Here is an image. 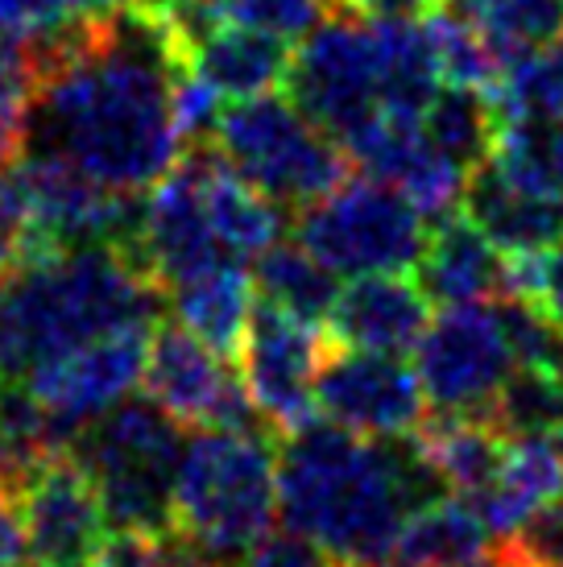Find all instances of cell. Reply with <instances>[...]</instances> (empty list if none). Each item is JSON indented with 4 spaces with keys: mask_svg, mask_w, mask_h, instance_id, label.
Returning <instances> with one entry per match:
<instances>
[{
    "mask_svg": "<svg viewBox=\"0 0 563 567\" xmlns=\"http://www.w3.org/2000/svg\"><path fill=\"white\" fill-rule=\"evenodd\" d=\"M30 47L38 92L21 150L71 162L104 190L145 195L183 154L171 104L183 54L171 30L137 0L109 17L71 13Z\"/></svg>",
    "mask_w": 563,
    "mask_h": 567,
    "instance_id": "cell-1",
    "label": "cell"
},
{
    "mask_svg": "<svg viewBox=\"0 0 563 567\" xmlns=\"http://www.w3.org/2000/svg\"><path fill=\"white\" fill-rule=\"evenodd\" d=\"M439 485L407 440H365L315 414L278 452L282 522L345 567L390 559L398 526Z\"/></svg>",
    "mask_w": 563,
    "mask_h": 567,
    "instance_id": "cell-2",
    "label": "cell"
},
{
    "mask_svg": "<svg viewBox=\"0 0 563 567\" xmlns=\"http://www.w3.org/2000/svg\"><path fill=\"white\" fill-rule=\"evenodd\" d=\"M166 290L137 252L109 240L42 252L0 286V381H25L63 352L121 328H154Z\"/></svg>",
    "mask_w": 563,
    "mask_h": 567,
    "instance_id": "cell-3",
    "label": "cell"
},
{
    "mask_svg": "<svg viewBox=\"0 0 563 567\" xmlns=\"http://www.w3.org/2000/svg\"><path fill=\"white\" fill-rule=\"evenodd\" d=\"M278 518V456L257 431H195L174 468L171 530L236 567Z\"/></svg>",
    "mask_w": 563,
    "mask_h": 567,
    "instance_id": "cell-4",
    "label": "cell"
},
{
    "mask_svg": "<svg viewBox=\"0 0 563 567\" xmlns=\"http://www.w3.org/2000/svg\"><path fill=\"white\" fill-rule=\"evenodd\" d=\"M100 493L112 530H166L183 426L150 398H125L79 431L71 447Z\"/></svg>",
    "mask_w": 563,
    "mask_h": 567,
    "instance_id": "cell-5",
    "label": "cell"
},
{
    "mask_svg": "<svg viewBox=\"0 0 563 567\" xmlns=\"http://www.w3.org/2000/svg\"><path fill=\"white\" fill-rule=\"evenodd\" d=\"M212 145L278 207H307L348 178L345 145L274 92L233 100L216 116Z\"/></svg>",
    "mask_w": 563,
    "mask_h": 567,
    "instance_id": "cell-6",
    "label": "cell"
},
{
    "mask_svg": "<svg viewBox=\"0 0 563 567\" xmlns=\"http://www.w3.org/2000/svg\"><path fill=\"white\" fill-rule=\"evenodd\" d=\"M286 87L298 112L345 145L390 109V33L373 17H319L290 59Z\"/></svg>",
    "mask_w": 563,
    "mask_h": 567,
    "instance_id": "cell-7",
    "label": "cell"
},
{
    "mask_svg": "<svg viewBox=\"0 0 563 567\" xmlns=\"http://www.w3.org/2000/svg\"><path fill=\"white\" fill-rule=\"evenodd\" d=\"M431 224L419 207L390 183L373 174L345 178L336 190L319 195L315 204L298 207L295 240L311 249L331 274H393L414 269Z\"/></svg>",
    "mask_w": 563,
    "mask_h": 567,
    "instance_id": "cell-8",
    "label": "cell"
},
{
    "mask_svg": "<svg viewBox=\"0 0 563 567\" xmlns=\"http://www.w3.org/2000/svg\"><path fill=\"white\" fill-rule=\"evenodd\" d=\"M514 373V348L505 336L498 307L455 302L439 316L414 344V378L422 398L448 414H485L505 378Z\"/></svg>",
    "mask_w": 563,
    "mask_h": 567,
    "instance_id": "cell-9",
    "label": "cell"
},
{
    "mask_svg": "<svg viewBox=\"0 0 563 567\" xmlns=\"http://www.w3.org/2000/svg\"><path fill=\"white\" fill-rule=\"evenodd\" d=\"M328 348L331 340L328 331H319V323L286 316L269 302H257L249 311L236 348L240 381L257 419L278 435H290L315 419V373Z\"/></svg>",
    "mask_w": 563,
    "mask_h": 567,
    "instance_id": "cell-10",
    "label": "cell"
},
{
    "mask_svg": "<svg viewBox=\"0 0 563 567\" xmlns=\"http://www.w3.org/2000/svg\"><path fill=\"white\" fill-rule=\"evenodd\" d=\"M141 381L150 402H157L178 426L257 431V410L245 394L240 373H233L228 357L207 348L183 323H162V319L154 323Z\"/></svg>",
    "mask_w": 563,
    "mask_h": 567,
    "instance_id": "cell-11",
    "label": "cell"
},
{
    "mask_svg": "<svg viewBox=\"0 0 563 567\" xmlns=\"http://www.w3.org/2000/svg\"><path fill=\"white\" fill-rule=\"evenodd\" d=\"M315 414L365 440H407L427 419V402L402 357L331 344L315 373Z\"/></svg>",
    "mask_w": 563,
    "mask_h": 567,
    "instance_id": "cell-12",
    "label": "cell"
},
{
    "mask_svg": "<svg viewBox=\"0 0 563 567\" xmlns=\"http://www.w3.org/2000/svg\"><path fill=\"white\" fill-rule=\"evenodd\" d=\"M137 257L162 290L187 282L204 269L233 261L219 249L204 199V142L187 145L171 171L157 178L137 224Z\"/></svg>",
    "mask_w": 563,
    "mask_h": 567,
    "instance_id": "cell-13",
    "label": "cell"
},
{
    "mask_svg": "<svg viewBox=\"0 0 563 567\" xmlns=\"http://www.w3.org/2000/svg\"><path fill=\"white\" fill-rule=\"evenodd\" d=\"M150 331L154 328H121L100 340L63 352L59 361L42 364L25 378L33 398L50 410V419L66 435V447L83 426L100 419L104 410L125 402L133 385L145 373V352H150Z\"/></svg>",
    "mask_w": 563,
    "mask_h": 567,
    "instance_id": "cell-14",
    "label": "cell"
},
{
    "mask_svg": "<svg viewBox=\"0 0 563 567\" xmlns=\"http://www.w3.org/2000/svg\"><path fill=\"white\" fill-rule=\"evenodd\" d=\"M17 518L25 530L30 567H92L109 535L100 493L71 452L54 456L33 476V485L17 497Z\"/></svg>",
    "mask_w": 563,
    "mask_h": 567,
    "instance_id": "cell-15",
    "label": "cell"
},
{
    "mask_svg": "<svg viewBox=\"0 0 563 567\" xmlns=\"http://www.w3.org/2000/svg\"><path fill=\"white\" fill-rule=\"evenodd\" d=\"M324 323L336 348H369L402 357L419 344V336L431 323V299L407 269L360 274L345 290H336Z\"/></svg>",
    "mask_w": 563,
    "mask_h": 567,
    "instance_id": "cell-16",
    "label": "cell"
},
{
    "mask_svg": "<svg viewBox=\"0 0 563 567\" xmlns=\"http://www.w3.org/2000/svg\"><path fill=\"white\" fill-rule=\"evenodd\" d=\"M460 212L469 216L505 257L547 252L563 240V204L518 183L493 158L472 166L460 190Z\"/></svg>",
    "mask_w": 563,
    "mask_h": 567,
    "instance_id": "cell-17",
    "label": "cell"
},
{
    "mask_svg": "<svg viewBox=\"0 0 563 567\" xmlns=\"http://www.w3.org/2000/svg\"><path fill=\"white\" fill-rule=\"evenodd\" d=\"M414 269L431 307L489 302L505 295V252L464 212L443 216L436 220V228H427V245Z\"/></svg>",
    "mask_w": 563,
    "mask_h": 567,
    "instance_id": "cell-18",
    "label": "cell"
},
{
    "mask_svg": "<svg viewBox=\"0 0 563 567\" xmlns=\"http://www.w3.org/2000/svg\"><path fill=\"white\" fill-rule=\"evenodd\" d=\"M290 42L278 33L253 30V25H233L219 21L204 38H195L183 50V63L204 75L216 95L228 100H249V95H266L286 87V71H290Z\"/></svg>",
    "mask_w": 563,
    "mask_h": 567,
    "instance_id": "cell-19",
    "label": "cell"
},
{
    "mask_svg": "<svg viewBox=\"0 0 563 567\" xmlns=\"http://www.w3.org/2000/svg\"><path fill=\"white\" fill-rule=\"evenodd\" d=\"M398 567H501L493 535L464 497H427L407 514L390 547Z\"/></svg>",
    "mask_w": 563,
    "mask_h": 567,
    "instance_id": "cell-20",
    "label": "cell"
},
{
    "mask_svg": "<svg viewBox=\"0 0 563 567\" xmlns=\"http://www.w3.org/2000/svg\"><path fill=\"white\" fill-rule=\"evenodd\" d=\"M555 497H563V440H510L498 476L464 502L501 543Z\"/></svg>",
    "mask_w": 563,
    "mask_h": 567,
    "instance_id": "cell-21",
    "label": "cell"
},
{
    "mask_svg": "<svg viewBox=\"0 0 563 567\" xmlns=\"http://www.w3.org/2000/svg\"><path fill=\"white\" fill-rule=\"evenodd\" d=\"M410 443L419 460L431 468L439 485H448L455 497H477L498 476L510 440L485 414H448L439 410L410 431Z\"/></svg>",
    "mask_w": 563,
    "mask_h": 567,
    "instance_id": "cell-22",
    "label": "cell"
},
{
    "mask_svg": "<svg viewBox=\"0 0 563 567\" xmlns=\"http://www.w3.org/2000/svg\"><path fill=\"white\" fill-rule=\"evenodd\" d=\"M204 199L212 233L233 261H253L282 237L278 204L240 178L212 142H204Z\"/></svg>",
    "mask_w": 563,
    "mask_h": 567,
    "instance_id": "cell-23",
    "label": "cell"
},
{
    "mask_svg": "<svg viewBox=\"0 0 563 567\" xmlns=\"http://www.w3.org/2000/svg\"><path fill=\"white\" fill-rule=\"evenodd\" d=\"M174 302L178 323L199 336L219 357H236L245 323L253 311V278L240 269V261H224L216 269H204L187 282L166 290Z\"/></svg>",
    "mask_w": 563,
    "mask_h": 567,
    "instance_id": "cell-24",
    "label": "cell"
},
{
    "mask_svg": "<svg viewBox=\"0 0 563 567\" xmlns=\"http://www.w3.org/2000/svg\"><path fill=\"white\" fill-rule=\"evenodd\" d=\"M66 452V435L25 381H0V488L21 497L33 476Z\"/></svg>",
    "mask_w": 563,
    "mask_h": 567,
    "instance_id": "cell-25",
    "label": "cell"
},
{
    "mask_svg": "<svg viewBox=\"0 0 563 567\" xmlns=\"http://www.w3.org/2000/svg\"><path fill=\"white\" fill-rule=\"evenodd\" d=\"M253 286H257L262 302L295 319H307V323H324L336 302V290H340L336 274L298 240H274L269 249L257 252Z\"/></svg>",
    "mask_w": 563,
    "mask_h": 567,
    "instance_id": "cell-26",
    "label": "cell"
},
{
    "mask_svg": "<svg viewBox=\"0 0 563 567\" xmlns=\"http://www.w3.org/2000/svg\"><path fill=\"white\" fill-rule=\"evenodd\" d=\"M498 128H501V112L493 104V95L477 92V87H455V83L436 87V95L422 109V133H427V142L436 145L448 162H455L464 174L493 154Z\"/></svg>",
    "mask_w": 563,
    "mask_h": 567,
    "instance_id": "cell-27",
    "label": "cell"
},
{
    "mask_svg": "<svg viewBox=\"0 0 563 567\" xmlns=\"http://www.w3.org/2000/svg\"><path fill=\"white\" fill-rule=\"evenodd\" d=\"M501 121H560L563 116V30L505 63L493 87Z\"/></svg>",
    "mask_w": 563,
    "mask_h": 567,
    "instance_id": "cell-28",
    "label": "cell"
},
{
    "mask_svg": "<svg viewBox=\"0 0 563 567\" xmlns=\"http://www.w3.org/2000/svg\"><path fill=\"white\" fill-rule=\"evenodd\" d=\"M489 419L505 440H563V373L514 364L489 406Z\"/></svg>",
    "mask_w": 563,
    "mask_h": 567,
    "instance_id": "cell-29",
    "label": "cell"
},
{
    "mask_svg": "<svg viewBox=\"0 0 563 567\" xmlns=\"http://www.w3.org/2000/svg\"><path fill=\"white\" fill-rule=\"evenodd\" d=\"M452 4L455 13L469 17L485 33L501 63L543 47L563 30V0H452Z\"/></svg>",
    "mask_w": 563,
    "mask_h": 567,
    "instance_id": "cell-30",
    "label": "cell"
},
{
    "mask_svg": "<svg viewBox=\"0 0 563 567\" xmlns=\"http://www.w3.org/2000/svg\"><path fill=\"white\" fill-rule=\"evenodd\" d=\"M505 174L563 204V116L560 121H501L493 154Z\"/></svg>",
    "mask_w": 563,
    "mask_h": 567,
    "instance_id": "cell-31",
    "label": "cell"
},
{
    "mask_svg": "<svg viewBox=\"0 0 563 567\" xmlns=\"http://www.w3.org/2000/svg\"><path fill=\"white\" fill-rule=\"evenodd\" d=\"M422 30L431 38L436 50L439 80L455 83V87H477V92H493L501 80L505 63L498 59V50L485 42V33L472 25L469 17L448 13L439 4L436 13L422 17Z\"/></svg>",
    "mask_w": 563,
    "mask_h": 567,
    "instance_id": "cell-32",
    "label": "cell"
},
{
    "mask_svg": "<svg viewBox=\"0 0 563 567\" xmlns=\"http://www.w3.org/2000/svg\"><path fill=\"white\" fill-rule=\"evenodd\" d=\"M498 551L526 567H563V497L534 509L510 538H501Z\"/></svg>",
    "mask_w": 563,
    "mask_h": 567,
    "instance_id": "cell-33",
    "label": "cell"
},
{
    "mask_svg": "<svg viewBox=\"0 0 563 567\" xmlns=\"http://www.w3.org/2000/svg\"><path fill=\"white\" fill-rule=\"evenodd\" d=\"M38 92V63H33L30 38L0 33V121L21 133L25 109Z\"/></svg>",
    "mask_w": 563,
    "mask_h": 567,
    "instance_id": "cell-34",
    "label": "cell"
},
{
    "mask_svg": "<svg viewBox=\"0 0 563 567\" xmlns=\"http://www.w3.org/2000/svg\"><path fill=\"white\" fill-rule=\"evenodd\" d=\"M236 567H336L331 564V555L311 543L307 535H298V530H274L269 526L266 535L253 543L249 551L236 559Z\"/></svg>",
    "mask_w": 563,
    "mask_h": 567,
    "instance_id": "cell-35",
    "label": "cell"
},
{
    "mask_svg": "<svg viewBox=\"0 0 563 567\" xmlns=\"http://www.w3.org/2000/svg\"><path fill=\"white\" fill-rule=\"evenodd\" d=\"M71 17V0H0V33L33 38Z\"/></svg>",
    "mask_w": 563,
    "mask_h": 567,
    "instance_id": "cell-36",
    "label": "cell"
},
{
    "mask_svg": "<svg viewBox=\"0 0 563 567\" xmlns=\"http://www.w3.org/2000/svg\"><path fill=\"white\" fill-rule=\"evenodd\" d=\"M531 302L551 319V323H555V328H563V240L543 252V261H539V282H534Z\"/></svg>",
    "mask_w": 563,
    "mask_h": 567,
    "instance_id": "cell-37",
    "label": "cell"
},
{
    "mask_svg": "<svg viewBox=\"0 0 563 567\" xmlns=\"http://www.w3.org/2000/svg\"><path fill=\"white\" fill-rule=\"evenodd\" d=\"M345 13L352 17H373V21H422L436 13L448 0H336Z\"/></svg>",
    "mask_w": 563,
    "mask_h": 567,
    "instance_id": "cell-38",
    "label": "cell"
},
{
    "mask_svg": "<svg viewBox=\"0 0 563 567\" xmlns=\"http://www.w3.org/2000/svg\"><path fill=\"white\" fill-rule=\"evenodd\" d=\"M129 4H137V0H71V13L109 17V13H116V9H129Z\"/></svg>",
    "mask_w": 563,
    "mask_h": 567,
    "instance_id": "cell-39",
    "label": "cell"
},
{
    "mask_svg": "<svg viewBox=\"0 0 563 567\" xmlns=\"http://www.w3.org/2000/svg\"><path fill=\"white\" fill-rule=\"evenodd\" d=\"M17 154H21V133H17L13 125H4V121H0V171H4Z\"/></svg>",
    "mask_w": 563,
    "mask_h": 567,
    "instance_id": "cell-40",
    "label": "cell"
},
{
    "mask_svg": "<svg viewBox=\"0 0 563 567\" xmlns=\"http://www.w3.org/2000/svg\"><path fill=\"white\" fill-rule=\"evenodd\" d=\"M17 269V249L9 237H0V286L9 282V274Z\"/></svg>",
    "mask_w": 563,
    "mask_h": 567,
    "instance_id": "cell-41",
    "label": "cell"
},
{
    "mask_svg": "<svg viewBox=\"0 0 563 567\" xmlns=\"http://www.w3.org/2000/svg\"><path fill=\"white\" fill-rule=\"evenodd\" d=\"M9 505H13V497H9V493H4V488H0V514H4V509H9Z\"/></svg>",
    "mask_w": 563,
    "mask_h": 567,
    "instance_id": "cell-42",
    "label": "cell"
},
{
    "mask_svg": "<svg viewBox=\"0 0 563 567\" xmlns=\"http://www.w3.org/2000/svg\"><path fill=\"white\" fill-rule=\"evenodd\" d=\"M501 555V551H498ZM501 567H526V564H514V559H505V555H501Z\"/></svg>",
    "mask_w": 563,
    "mask_h": 567,
    "instance_id": "cell-43",
    "label": "cell"
},
{
    "mask_svg": "<svg viewBox=\"0 0 563 567\" xmlns=\"http://www.w3.org/2000/svg\"><path fill=\"white\" fill-rule=\"evenodd\" d=\"M336 567H345V564H336Z\"/></svg>",
    "mask_w": 563,
    "mask_h": 567,
    "instance_id": "cell-44",
    "label": "cell"
}]
</instances>
